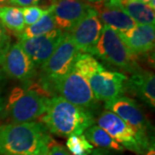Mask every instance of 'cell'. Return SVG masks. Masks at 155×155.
I'll use <instances>...</instances> for the list:
<instances>
[{
  "mask_svg": "<svg viewBox=\"0 0 155 155\" xmlns=\"http://www.w3.org/2000/svg\"><path fill=\"white\" fill-rule=\"evenodd\" d=\"M95 116L88 110L72 104L61 96L49 98L41 122L48 131L61 137L81 135L95 124Z\"/></svg>",
  "mask_w": 155,
  "mask_h": 155,
  "instance_id": "cell-1",
  "label": "cell"
},
{
  "mask_svg": "<svg viewBox=\"0 0 155 155\" xmlns=\"http://www.w3.org/2000/svg\"><path fill=\"white\" fill-rule=\"evenodd\" d=\"M50 138L48 129L40 122L1 125L0 155L36 154Z\"/></svg>",
  "mask_w": 155,
  "mask_h": 155,
  "instance_id": "cell-2",
  "label": "cell"
},
{
  "mask_svg": "<svg viewBox=\"0 0 155 155\" xmlns=\"http://www.w3.org/2000/svg\"><path fill=\"white\" fill-rule=\"evenodd\" d=\"M78 53L69 33L64 32L57 48L40 68L39 85L48 97L50 94L53 97V90L56 84L73 68Z\"/></svg>",
  "mask_w": 155,
  "mask_h": 155,
  "instance_id": "cell-3",
  "label": "cell"
},
{
  "mask_svg": "<svg viewBox=\"0 0 155 155\" xmlns=\"http://www.w3.org/2000/svg\"><path fill=\"white\" fill-rule=\"evenodd\" d=\"M91 54L132 74L142 70L137 56L127 48L116 30L108 25H104L99 40Z\"/></svg>",
  "mask_w": 155,
  "mask_h": 155,
  "instance_id": "cell-4",
  "label": "cell"
},
{
  "mask_svg": "<svg viewBox=\"0 0 155 155\" xmlns=\"http://www.w3.org/2000/svg\"><path fill=\"white\" fill-rule=\"evenodd\" d=\"M97 122V126L105 130L116 142L137 154H143L154 143L149 135L131 127L111 111H103Z\"/></svg>",
  "mask_w": 155,
  "mask_h": 155,
  "instance_id": "cell-5",
  "label": "cell"
},
{
  "mask_svg": "<svg viewBox=\"0 0 155 155\" xmlns=\"http://www.w3.org/2000/svg\"><path fill=\"white\" fill-rule=\"evenodd\" d=\"M48 101V97L38 91L17 88L9 97L5 110L13 122H32L46 113Z\"/></svg>",
  "mask_w": 155,
  "mask_h": 155,
  "instance_id": "cell-6",
  "label": "cell"
},
{
  "mask_svg": "<svg viewBox=\"0 0 155 155\" xmlns=\"http://www.w3.org/2000/svg\"><path fill=\"white\" fill-rule=\"evenodd\" d=\"M53 96H61L72 104L93 113L99 107V101L95 97L88 81L74 67L56 84Z\"/></svg>",
  "mask_w": 155,
  "mask_h": 155,
  "instance_id": "cell-7",
  "label": "cell"
},
{
  "mask_svg": "<svg viewBox=\"0 0 155 155\" xmlns=\"http://www.w3.org/2000/svg\"><path fill=\"white\" fill-rule=\"evenodd\" d=\"M86 80L97 100L107 102L124 94L127 77L122 72L109 71L104 67Z\"/></svg>",
  "mask_w": 155,
  "mask_h": 155,
  "instance_id": "cell-8",
  "label": "cell"
},
{
  "mask_svg": "<svg viewBox=\"0 0 155 155\" xmlns=\"http://www.w3.org/2000/svg\"><path fill=\"white\" fill-rule=\"evenodd\" d=\"M103 22L94 7H91L78 25L68 32L79 53L90 54L100 38Z\"/></svg>",
  "mask_w": 155,
  "mask_h": 155,
  "instance_id": "cell-9",
  "label": "cell"
},
{
  "mask_svg": "<svg viewBox=\"0 0 155 155\" xmlns=\"http://www.w3.org/2000/svg\"><path fill=\"white\" fill-rule=\"evenodd\" d=\"M104 108L106 110L116 114L131 127L150 135L152 125L136 101L125 96H120L105 102Z\"/></svg>",
  "mask_w": 155,
  "mask_h": 155,
  "instance_id": "cell-10",
  "label": "cell"
},
{
  "mask_svg": "<svg viewBox=\"0 0 155 155\" xmlns=\"http://www.w3.org/2000/svg\"><path fill=\"white\" fill-rule=\"evenodd\" d=\"M64 32L55 28L44 35L18 41L35 67L40 69L49 59L60 44Z\"/></svg>",
  "mask_w": 155,
  "mask_h": 155,
  "instance_id": "cell-11",
  "label": "cell"
},
{
  "mask_svg": "<svg viewBox=\"0 0 155 155\" xmlns=\"http://www.w3.org/2000/svg\"><path fill=\"white\" fill-rule=\"evenodd\" d=\"M92 6L81 0H56L50 6L56 28L70 32L86 16Z\"/></svg>",
  "mask_w": 155,
  "mask_h": 155,
  "instance_id": "cell-12",
  "label": "cell"
},
{
  "mask_svg": "<svg viewBox=\"0 0 155 155\" xmlns=\"http://www.w3.org/2000/svg\"><path fill=\"white\" fill-rule=\"evenodd\" d=\"M1 64L8 77L21 82L28 83L37 75V69L19 43L11 45Z\"/></svg>",
  "mask_w": 155,
  "mask_h": 155,
  "instance_id": "cell-13",
  "label": "cell"
},
{
  "mask_svg": "<svg viewBox=\"0 0 155 155\" xmlns=\"http://www.w3.org/2000/svg\"><path fill=\"white\" fill-rule=\"evenodd\" d=\"M120 38L134 55L147 54L154 49V25L136 24L125 32H117Z\"/></svg>",
  "mask_w": 155,
  "mask_h": 155,
  "instance_id": "cell-14",
  "label": "cell"
},
{
  "mask_svg": "<svg viewBox=\"0 0 155 155\" xmlns=\"http://www.w3.org/2000/svg\"><path fill=\"white\" fill-rule=\"evenodd\" d=\"M125 91L137 97L151 109H154V73L144 70L133 73L130 78H127Z\"/></svg>",
  "mask_w": 155,
  "mask_h": 155,
  "instance_id": "cell-15",
  "label": "cell"
},
{
  "mask_svg": "<svg viewBox=\"0 0 155 155\" xmlns=\"http://www.w3.org/2000/svg\"><path fill=\"white\" fill-rule=\"evenodd\" d=\"M95 9L98 13L101 22L115 29L116 32H125L136 25L135 22L122 10V7L99 4L97 5Z\"/></svg>",
  "mask_w": 155,
  "mask_h": 155,
  "instance_id": "cell-16",
  "label": "cell"
},
{
  "mask_svg": "<svg viewBox=\"0 0 155 155\" xmlns=\"http://www.w3.org/2000/svg\"><path fill=\"white\" fill-rule=\"evenodd\" d=\"M55 28H57L55 22L49 6L48 8H47V11L44 13V15L37 22L30 26L25 27L23 31L19 35H17V37L18 39V41H21L24 40L44 35Z\"/></svg>",
  "mask_w": 155,
  "mask_h": 155,
  "instance_id": "cell-17",
  "label": "cell"
},
{
  "mask_svg": "<svg viewBox=\"0 0 155 155\" xmlns=\"http://www.w3.org/2000/svg\"><path fill=\"white\" fill-rule=\"evenodd\" d=\"M122 10L133 19L136 24L154 25V10L146 4L126 0L122 4Z\"/></svg>",
  "mask_w": 155,
  "mask_h": 155,
  "instance_id": "cell-18",
  "label": "cell"
},
{
  "mask_svg": "<svg viewBox=\"0 0 155 155\" xmlns=\"http://www.w3.org/2000/svg\"><path fill=\"white\" fill-rule=\"evenodd\" d=\"M0 21L6 29L11 31L16 36L25 28L22 8L13 5L0 7Z\"/></svg>",
  "mask_w": 155,
  "mask_h": 155,
  "instance_id": "cell-19",
  "label": "cell"
},
{
  "mask_svg": "<svg viewBox=\"0 0 155 155\" xmlns=\"http://www.w3.org/2000/svg\"><path fill=\"white\" fill-rule=\"evenodd\" d=\"M84 135L92 146H96L103 149L114 150L118 152L124 150L122 145L116 142L105 130L97 125H93L89 127L87 130H85Z\"/></svg>",
  "mask_w": 155,
  "mask_h": 155,
  "instance_id": "cell-20",
  "label": "cell"
},
{
  "mask_svg": "<svg viewBox=\"0 0 155 155\" xmlns=\"http://www.w3.org/2000/svg\"><path fill=\"white\" fill-rule=\"evenodd\" d=\"M73 67L85 79H87L95 72L103 69L104 67L91 54L78 53Z\"/></svg>",
  "mask_w": 155,
  "mask_h": 155,
  "instance_id": "cell-21",
  "label": "cell"
},
{
  "mask_svg": "<svg viewBox=\"0 0 155 155\" xmlns=\"http://www.w3.org/2000/svg\"><path fill=\"white\" fill-rule=\"evenodd\" d=\"M67 147L73 155H90L93 150V146L84 134L69 136L67 140Z\"/></svg>",
  "mask_w": 155,
  "mask_h": 155,
  "instance_id": "cell-22",
  "label": "cell"
},
{
  "mask_svg": "<svg viewBox=\"0 0 155 155\" xmlns=\"http://www.w3.org/2000/svg\"><path fill=\"white\" fill-rule=\"evenodd\" d=\"M46 11H47V9L43 10V9H41V7H39L37 5L28 6V7L22 8L25 26L26 25L30 26L34 23H35L41 17L44 15Z\"/></svg>",
  "mask_w": 155,
  "mask_h": 155,
  "instance_id": "cell-23",
  "label": "cell"
},
{
  "mask_svg": "<svg viewBox=\"0 0 155 155\" xmlns=\"http://www.w3.org/2000/svg\"><path fill=\"white\" fill-rule=\"evenodd\" d=\"M11 36L7 29L0 21V61L5 57L9 48L11 47Z\"/></svg>",
  "mask_w": 155,
  "mask_h": 155,
  "instance_id": "cell-24",
  "label": "cell"
},
{
  "mask_svg": "<svg viewBox=\"0 0 155 155\" xmlns=\"http://www.w3.org/2000/svg\"><path fill=\"white\" fill-rule=\"evenodd\" d=\"M48 155H71L65 147L56 142L52 137L48 143Z\"/></svg>",
  "mask_w": 155,
  "mask_h": 155,
  "instance_id": "cell-25",
  "label": "cell"
},
{
  "mask_svg": "<svg viewBox=\"0 0 155 155\" xmlns=\"http://www.w3.org/2000/svg\"><path fill=\"white\" fill-rule=\"evenodd\" d=\"M41 0H9L8 4L17 7H28V6L37 5Z\"/></svg>",
  "mask_w": 155,
  "mask_h": 155,
  "instance_id": "cell-26",
  "label": "cell"
},
{
  "mask_svg": "<svg viewBox=\"0 0 155 155\" xmlns=\"http://www.w3.org/2000/svg\"><path fill=\"white\" fill-rule=\"evenodd\" d=\"M3 76H1L0 74V117L2 116L3 113L5 110L6 103L5 100L4 98L3 95H2V88H1V84H2V79H3Z\"/></svg>",
  "mask_w": 155,
  "mask_h": 155,
  "instance_id": "cell-27",
  "label": "cell"
},
{
  "mask_svg": "<svg viewBox=\"0 0 155 155\" xmlns=\"http://www.w3.org/2000/svg\"><path fill=\"white\" fill-rule=\"evenodd\" d=\"M126 0H104L103 5L107 6H115V7H122V4Z\"/></svg>",
  "mask_w": 155,
  "mask_h": 155,
  "instance_id": "cell-28",
  "label": "cell"
},
{
  "mask_svg": "<svg viewBox=\"0 0 155 155\" xmlns=\"http://www.w3.org/2000/svg\"><path fill=\"white\" fill-rule=\"evenodd\" d=\"M90 155H110L108 150L103 149V148H97L93 149Z\"/></svg>",
  "mask_w": 155,
  "mask_h": 155,
  "instance_id": "cell-29",
  "label": "cell"
},
{
  "mask_svg": "<svg viewBox=\"0 0 155 155\" xmlns=\"http://www.w3.org/2000/svg\"><path fill=\"white\" fill-rule=\"evenodd\" d=\"M127 1H134V2H138L141 4H146L149 5L152 9H155V0H127Z\"/></svg>",
  "mask_w": 155,
  "mask_h": 155,
  "instance_id": "cell-30",
  "label": "cell"
},
{
  "mask_svg": "<svg viewBox=\"0 0 155 155\" xmlns=\"http://www.w3.org/2000/svg\"><path fill=\"white\" fill-rule=\"evenodd\" d=\"M48 143L44 144L39 150L37 155H48Z\"/></svg>",
  "mask_w": 155,
  "mask_h": 155,
  "instance_id": "cell-31",
  "label": "cell"
},
{
  "mask_svg": "<svg viewBox=\"0 0 155 155\" xmlns=\"http://www.w3.org/2000/svg\"><path fill=\"white\" fill-rule=\"evenodd\" d=\"M141 155H155V148H154V143L151 145V147H149V149L147 150L146 153H144L143 154Z\"/></svg>",
  "mask_w": 155,
  "mask_h": 155,
  "instance_id": "cell-32",
  "label": "cell"
},
{
  "mask_svg": "<svg viewBox=\"0 0 155 155\" xmlns=\"http://www.w3.org/2000/svg\"><path fill=\"white\" fill-rule=\"evenodd\" d=\"M104 0H83V2H87V3H91V4H94V5H99L104 3Z\"/></svg>",
  "mask_w": 155,
  "mask_h": 155,
  "instance_id": "cell-33",
  "label": "cell"
},
{
  "mask_svg": "<svg viewBox=\"0 0 155 155\" xmlns=\"http://www.w3.org/2000/svg\"><path fill=\"white\" fill-rule=\"evenodd\" d=\"M6 4V2H5L4 0H0V7H2V6H4V5H5Z\"/></svg>",
  "mask_w": 155,
  "mask_h": 155,
  "instance_id": "cell-34",
  "label": "cell"
},
{
  "mask_svg": "<svg viewBox=\"0 0 155 155\" xmlns=\"http://www.w3.org/2000/svg\"><path fill=\"white\" fill-rule=\"evenodd\" d=\"M4 1H5V2H6L7 4H8V2H9V0H4Z\"/></svg>",
  "mask_w": 155,
  "mask_h": 155,
  "instance_id": "cell-35",
  "label": "cell"
},
{
  "mask_svg": "<svg viewBox=\"0 0 155 155\" xmlns=\"http://www.w3.org/2000/svg\"><path fill=\"white\" fill-rule=\"evenodd\" d=\"M51 1H53V2H55L56 0H51Z\"/></svg>",
  "mask_w": 155,
  "mask_h": 155,
  "instance_id": "cell-36",
  "label": "cell"
},
{
  "mask_svg": "<svg viewBox=\"0 0 155 155\" xmlns=\"http://www.w3.org/2000/svg\"><path fill=\"white\" fill-rule=\"evenodd\" d=\"M30 155H37V153H36V154H30Z\"/></svg>",
  "mask_w": 155,
  "mask_h": 155,
  "instance_id": "cell-37",
  "label": "cell"
},
{
  "mask_svg": "<svg viewBox=\"0 0 155 155\" xmlns=\"http://www.w3.org/2000/svg\"><path fill=\"white\" fill-rule=\"evenodd\" d=\"M0 64H1V61H0Z\"/></svg>",
  "mask_w": 155,
  "mask_h": 155,
  "instance_id": "cell-38",
  "label": "cell"
}]
</instances>
